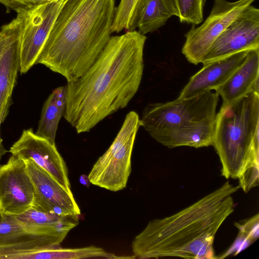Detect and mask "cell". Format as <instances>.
Segmentation results:
<instances>
[{"label": "cell", "mask_w": 259, "mask_h": 259, "mask_svg": "<svg viewBox=\"0 0 259 259\" xmlns=\"http://www.w3.org/2000/svg\"><path fill=\"white\" fill-rule=\"evenodd\" d=\"M181 23L196 25L203 20L205 0H174Z\"/></svg>", "instance_id": "cell-21"}, {"label": "cell", "mask_w": 259, "mask_h": 259, "mask_svg": "<svg viewBox=\"0 0 259 259\" xmlns=\"http://www.w3.org/2000/svg\"><path fill=\"white\" fill-rule=\"evenodd\" d=\"M1 212V211H0Z\"/></svg>", "instance_id": "cell-28"}, {"label": "cell", "mask_w": 259, "mask_h": 259, "mask_svg": "<svg viewBox=\"0 0 259 259\" xmlns=\"http://www.w3.org/2000/svg\"><path fill=\"white\" fill-rule=\"evenodd\" d=\"M256 49H259V10L250 5L215 40L201 63Z\"/></svg>", "instance_id": "cell-9"}, {"label": "cell", "mask_w": 259, "mask_h": 259, "mask_svg": "<svg viewBox=\"0 0 259 259\" xmlns=\"http://www.w3.org/2000/svg\"><path fill=\"white\" fill-rule=\"evenodd\" d=\"M141 126L138 114L129 112L113 142L96 161L88 175L91 184L117 192L124 189L132 171V155Z\"/></svg>", "instance_id": "cell-6"}, {"label": "cell", "mask_w": 259, "mask_h": 259, "mask_svg": "<svg viewBox=\"0 0 259 259\" xmlns=\"http://www.w3.org/2000/svg\"><path fill=\"white\" fill-rule=\"evenodd\" d=\"M79 181L82 185L85 186L87 187H89V186L91 184L88 176L85 175H81L79 178Z\"/></svg>", "instance_id": "cell-25"}, {"label": "cell", "mask_w": 259, "mask_h": 259, "mask_svg": "<svg viewBox=\"0 0 259 259\" xmlns=\"http://www.w3.org/2000/svg\"><path fill=\"white\" fill-rule=\"evenodd\" d=\"M114 254L103 248L89 246L75 248H64L60 246L25 254L19 259H82V258H116Z\"/></svg>", "instance_id": "cell-19"}, {"label": "cell", "mask_w": 259, "mask_h": 259, "mask_svg": "<svg viewBox=\"0 0 259 259\" xmlns=\"http://www.w3.org/2000/svg\"><path fill=\"white\" fill-rule=\"evenodd\" d=\"M1 165H0V167H1Z\"/></svg>", "instance_id": "cell-27"}, {"label": "cell", "mask_w": 259, "mask_h": 259, "mask_svg": "<svg viewBox=\"0 0 259 259\" xmlns=\"http://www.w3.org/2000/svg\"><path fill=\"white\" fill-rule=\"evenodd\" d=\"M48 1L50 0H0V3L5 6L7 13L11 11L17 13L29 10Z\"/></svg>", "instance_id": "cell-22"}, {"label": "cell", "mask_w": 259, "mask_h": 259, "mask_svg": "<svg viewBox=\"0 0 259 259\" xmlns=\"http://www.w3.org/2000/svg\"><path fill=\"white\" fill-rule=\"evenodd\" d=\"M10 152L22 159L33 160L60 184L71 190L67 165L55 144L36 135L31 128L23 131Z\"/></svg>", "instance_id": "cell-13"}, {"label": "cell", "mask_w": 259, "mask_h": 259, "mask_svg": "<svg viewBox=\"0 0 259 259\" xmlns=\"http://www.w3.org/2000/svg\"><path fill=\"white\" fill-rule=\"evenodd\" d=\"M66 103L65 86L56 88L45 101L35 134L55 144L59 122L63 116Z\"/></svg>", "instance_id": "cell-17"}, {"label": "cell", "mask_w": 259, "mask_h": 259, "mask_svg": "<svg viewBox=\"0 0 259 259\" xmlns=\"http://www.w3.org/2000/svg\"><path fill=\"white\" fill-rule=\"evenodd\" d=\"M239 188L227 181L182 210L150 221L132 242L134 257L215 258V235L233 212V195Z\"/></svg>", "instance_id": "cell-2"}, {"label": "cell", "mask_w": 259, "mask_h": 259, "mask_svg": "<svg viewBox=\"0 0 259 259\" xmlns=\"http://www.w3.org/2000/svg\"><path fill=\"white\" fill-rule=\"evenodd\" d=\"M259 93L251 92L217 113L212 145L222 175L238 179L247 193L258 185Z\"/></svg>", "instance_id": "cell-4"}, {"label": "cell", "mask_w": 259, "mask_h": 259, "mask_svg": "<svg viewBox=\"0 0 259 259\" xmlns=\"http://www.w3.org/2000/svg\"><path fill=\"white\" fill-rule=\"evenodd\" d=\"M10 107H6L2 112V113L0 114V128L2 123L5 120L6 117L8 115L9 108ZM7 152V151L5 148L3 144V140L1 138V132H0V160L2 159V157Z\"/></svg>", "instance_id": "cell-24"}, {"label": "cell", "mask_w": 259, "mask_h": 259, "mask_svg": "<svg viewBox=\"0 0 259 259\" xmlns=\"http://www.w3.org/2000/svg\"><path fill=\"white\" fill-rule=\"evenodd\" d=\"M146 39L136 30L111 36L92 65L67 82L63 116L77 134L90 132L125 108L136 95L143 74Z\"/></svg>", "instance_id": "cell-1"}, {"label": "cell", "mask_w": 259, "mask_h": 259, "mask_svg": "<svg viewBox=\"0 0 259 259\" xmlns=\"http://www.w3.org/2000/svg\"><path fill=\"white\" fill-rule=\"evenodd\" d=\"M34 187L24 161L12 155L0 167V211L2 214L19 215L31 207Z\"/></svg>", "instance_id": "cell-10"}, {"label": "cell", "mask_w": 259, "mask_h": 259, "mask_svg": "<svg viewBox=\"0 0 259 259\" xmlns=\"http://www.w3.org/2000/svg\"><path fill=\"white\" fill-rule=\"evenodd\" d=\"M174 16H178L174 0H149L140 12L137 28L143 35L152 33Z\"/></svg>", "instance_id": "cell-18"}, {"label": "cell", "mask_w": 259, "mask_h": 259, "mask_svg": "<svg viewBox=\"0 0 259 259\" xmlns=\"http://www.w3.org/2000/svg\"><path fill=\"white\" fill-rule=\"evenodd\" d=\"M2 214L1 213V212H0V221L2 219Z\"/></svg>", "instance_id": "cell-26"}, {"label": "cell", "mask_w": 259, "mask_h": 259, "mask_svg": "<svg viewBox=\"0 0 259 259\" xmlns=\"http://www.w3.org/2000/svg\"><path fill=\"white\" fill-rule=\"evenodd\" d=\"M115 0H67L60 11L36 64L67 82L81 76L98 58L110 38Z\"/></svg>", "instance_id": "cell-3"}, {"label": "cell", "mask_w": 259, "mask_h": 259, "mask_svg": "<svg viewBox=\"0 0 259 259\" xmlns=\"http://www.w3.org/2000/svg\"><path fill=\"white\" fill-rule=\"evenodd\" d=\"M148 1L120 0L115 9L112 33L136 30L140 12Z\"/></svg>", "instance_id": "cell-20"}, {"label": "cell", "mask_w": 259, "mask_h": 259, "mask_svg": "<svg viewBox=\"0 0 259 259\" xmlns=\"http://www.w3.org/2000/svg\"><path fill=\"white\" fill-rule=\"evenodd\" d=\"M67 0H50L25 11L20 47L19 71L26 73L38 57Z\"/></svg>", "instance_id": "cell-8"}, {"label": "cell", "mask_w": 259, "mask_h": 259, "mask_svg": "<svg viewBox=\"0 0 259 259\" xmlns=\"http://www.w3.org/2000/svg\"><path fill=\"white\" fill-rule=\"evenodd\" d=\"M248 51L240 52L204 64L190 77L178 98H190L218 89L244 62Z\"/></svg>", "instance_id": "cell-14"}, {"label": "cell", "mask_w": 259, "mask_h": 259, "mask_svg": "<svg viewBox=\"0 0 259 259\" xmlns=\"http://www.w3.org/2000/svg\"><path fill=\"white\" fill-rule=\"evenodd\" d=\"M255 0H214L211 11L197 27L193 25L185 35L182 52L189 62L201 63L211 45L227 27Z\"/></svg>", "instance_id": "cell-7"}, {"label": "cell", "mask_w": 259, "mask_h": 259, "mask_svg": "<svg viewBox=\"0 0 259 259\" xmlns=\"http://www.w3.org/2000/svg\"><path fill=\"white\" fill-rule=\"evenodd\" d=\"M259 49L247 52L244 62L228 79L215 89L222 98L221 107L229 106L251 92L259 93Z\"/></svg>", "instance_id": "cell-15"}, {"label": "cell", "mask_w": 259, "mask_h": 259, "mask_svg": "<svg viewBox=\"0 0 259 259\" xmlns=\"http://www.w3.org/2000/svg\"><path fill=\"white\" fill-rule=\"evenodd\" d=\"M25 11L0 30V114L10 107L14 88L19 71L21 37L24 26Z\"/></svg>", "instance_id": "cell-12"}, {"label": "cell", "mask_w": 259, "mask_h": 259, "mask_svg": "<svg viewBox=\"0 0 259 259\" xmlns=\"http://www.w3.org/2000/svg\"><path fill=\"white\" fill-rule=\"evenodd\" d=\"M28 232L58 237L63 240L79 223V216H62L32 206L24 212L14 215Z\"/></svg>", "instance_id": "cell-16"}, {"label": "cell", "mask_w": 259, "mask_h": 259, "mask_svg": "<svg viewBox=\"0 0 259 259\" xmlns=\"http://www.w3.org/2000/svg\"><path fill=\"white\" fill-rule=\"evenodd\" d=\"M23 160L34 187L33 206L62 216L80 214L71 190L65 188L33 160Z\"/></svg>", "instance_id": "cell-11"}, {"label": "cell", "mask_w": 259, "mask_h": 259, "mask_svg": "<svg viewBox=\"0 0 259 259\" xmlns=\"http://www.w3.org/2000/svg\"><path fill=\"white\" fill-rule=\"evenodd\" d=\"M219 95L211 91L198 96L147 105L141 125L169 148L212 146Z\"/></svg>", "instance_id": "cell-5"}, {"label": "cell", "mask_w": 259, "mask_h": 259, "mask_svg": "<svg viewBox=\"0 0 259 259\" xmlns=\"http://www.w3.org/2000/svg\"><path fill=\"white\" fill-rule=\"evenodd\" d=\"M244 223H235L242 235H245L247 239H254L258 234V214H256L250 219L246 220Z\"/></svg>", "instance_id": "cell-23"}]
</instances>
